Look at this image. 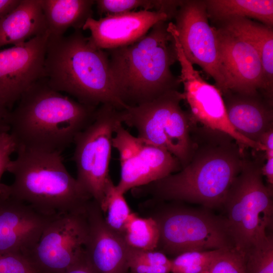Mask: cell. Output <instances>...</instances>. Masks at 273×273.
Returning <instances> with one entry per match:
<instances>
[{
	"label": "cell",
	"mask_w": 273,
	"mask_h": 273,
	"mask_svg": "<svg viewBox=\"0 0 273 273\" xmlns=\"http://www.w3.org/2000/svg\"><path fill=\"white\" fill-rule=\"evenodd\" d=\"M191 135L193 150L188 164L177 172L133 189V195L155 201L199 204L208 209L223 207L242 169L244 149L228 134L193 123Z\"/></svg>",
	"instance_id": "6da1fadb"
},
{
	"label": "cell",
	"mask_w": 273,
	"mask_h": 273,
	"mask_svg": "<svg viewBox=\"0 0 273 273\" xmlns=\"http://www.w3.org/2000/svg\"><path fill=\"white\" fill-rule=\"evenodd\" d=\"M98 107L63 95L44 78L32 85L11 111L9 133L17 148L62 153L93 121Z\"/></svg>",
	"instance_id": "7a4b0ae2"
},
{
	"label": "cell",
	"mask_w": 273,
	"mask_h": 273,
	"mask_svg": "<svg viewBox=\"0 0 273 273\" xmlns=\"http://www.w3.org/2000/svg\"><path fill=\"white\" fill-rule=\"evenodd\" d=\"M44 72L52 88L80 103L110 104L119 110L127 107L119 97L107 52L94 46L81 29L67 36L49 35Z\"/></svg>",
	"instance_id": "3957f363"
},
{
	"label": "cell",
	"mask_w": 273,
	"mask_h": 273,
	"mask_svg": "<svg viewBox=\"0 0 273 273\" xmlns=\"http://www.w3.org/2000/svg\"><path fill=\"white\" fill-rule=\"evenodd\" d=\"M167 21H160L138 41L105 50L121 101L134 106L177 89L178 77L171 66L177 61L174 40Z\"/></svg>",
	"instance_id": "277c9868"
},
{
	"label": "cell",
	"mask_w": 273,
	"mask_h": 273,
	"mask_svg": "<svg viewBox=\"0 0 273 273\" xmlns=\"http://www.w3.org/2000/svg\"><path fill=\"white\" fill-rule=\"evenodd\" d=\"M7 171L9 196L50 217L83 211L93 199L68 171L62 153L18 148Z\"/></svg>",
	"instance_id": "5b68a950"
},
{
	"label": "cell",
	"mask_w": 273,
	"mask_h": 273,
	"mask_svg": "<svg viewBox=\"0 0 273 273\" xmlns=\"http://www.w3.org/2000/svg\"><path fill=\"white\" fill-rule=\"evenodd\" d=\"M260 160L245 156L223 205L235 248L244 254L266 240L272 227L273 190L263 181Z\"/></svg>",
	"instance_id": "8992f818"
},
{
	"label": "cell",
	"mask_w": 273,
	"mask_h": 273,
	"mask_svg": "<svg viewBox=\"0 0 273 273\" xmlns=\"http://www.w3.org/2000/svg\"><path fill=\"white\" fill-rule=\"evenodd\" d=\"M155 205L147 216L158 224L160 237L156 250L166 256L191 251L235 248L225 217L208 209L186 207L180 202Z\"/></svg>",
	"instance_id": "52a82bcc"
},
{
	"label": "cell",
	"mask_w": 273,
	"mask_h": 273,
	"mask_svg": "<svg viewBox=\"0 0 273 273\" xmlns=\"http://www.w3.org/2000/svg\"><path fill=\"white\" fill-rule=\"evenodd\" d=\"M183 94L173 89L155 99L121 111L122 124L136 129L137 136L165 149L179 162L181 168L192 153V122L180 103Z\"/></svg>",
	"instance_id": "ba28073f"
},
{
	"label": "cell",
	"mask_w": 273,
	"mask_h": 273,
	"mask_svg": "<svg viewBox=\"0 0 273 273\" xmlns=\"http://www.w3.org/2000/svg\"><path fill=\"white\" fill-rule=\"evenodd\" d=\"M121 111L110 104L100 105L93 121L73 141L76 178L100 207L111 179L109 164L112 139L117 126L122 124Z\"/></svg>",
	"instance_id": "9c48e42d"
},
{
	"label": "cell",
	"mask_w": 273,
	"mask_h": 273,
	"mask_svg": "<svg viewBox=\"0 0 273 273\" xmlns=\"http://www.w3.org/2000/svg\"><path fill=\"white\" fill-rule=\"evenodd\" d=\"M88 232L86 209L56 216L26 257L39 273H64L84 250Z\"/></svg>",
	"instance_id": "30bf717a"
},
{
	"label": "cell",
	"mask_w": 273,
	"mask_h": 273,
	"mask_svg": "<svg viewBox=\"0 0 273 273\" xmlns=\"http://www.w3.org/2000/svg\"><path fill=\"white\" fill-rule=\"evenodd\" d=\"M119 153L120 177L117 190L124 194L179 171L178 160L164 149L132 135L119 124L112 139Z\"/></svg>",
	"instance_id": "8fae6325"
},
{
	"label": "cell",
	"mask_w": 273,
	"mask_h": 273,
	"mask_svg": "<svg viewBox=\"0 0 273 273\" xmlns=\"http://www.w3.org/2000/svg\"><path fill=\"white\" fill-rule=\"evenodd\" d=\"M175 48L180 66V75L178 77L184 85L182 94L190 109L191 121L228 134L244 150L251 148L263 151V145L248 140L235 130L229 120L220 91L201 77L187 59L179 42L175 43Z\"/></svg>",
	"instance_id": "7c38bea8"
},
{
	"label": "cell",
	"mask_w": 273,
	"mask_h": 273,
	"mask_svg": "<svg viewBox=\"0 0 273 273\" xmlns=\"http://www.w3.org/2000/svg\"><path fill=\"white\" fill-rule=\"evenodd\" d=\"M174 18L178 38L187 59L200 67L225 92L216 28L210 26L205 1H182Z\"/></svg>",
	"instance_id": "4fadbf2b"
},
{
	"label": "cell",
	"mask_w": 273,
	"mask_h": 273,
	"mask_svg": "<svg viewBox=\"0 0 273 273\" xmlns=\"http://www.w3.org/2000/svg\"><path fill=\"white\" fill-rule=\"evenodd\" d=\"M49 32L0 50V99L10 110L34 83L45 77Z\"/></svg>",
	"instance_id": "5bb4252c"
},
{
	"label": "cell",
	"mask_w": 273,
	"mask_h": 273,
	"mask_svg": "<svg viewBox=\"0 0 273 273\" xmlns=\"http://www.w3.org/2000/svg\"><path fill=\"white\" fill-rule=\"evenodd\" d=\"M225 92L246 95L261 93L272 100L259 55L247 40L220 27L216 28Z\"/></svg>",
	"instance_id": "9a60e30c"
},
{
	"label": "cell",
	"mask_w": 273,
	"mask_h": 273,
	"mask_svg": "<svg viewBox=\"0 0 273 273\" xmlns=\"http://www.w3.org/2000/svg\"><path fill=\"white\" fill-rule=\"evenodd\" d=\"M54 217L12 197L0 198V253L26 257Z\"/></svg>",
	"instance_id": "2e32d148"
},
{
	"label": "cell",
	"mask_w": 273,
	"mask_h": 273,
	"mask_svg": "<svg viewBox=\"0 0 273 273\" xmlns=\"http://www.w3.org/2000/svg\"><path fill=\"white\" fill-rule=\"evenodd\" d=\"M168 20L164 13L140 10L109 15L98 20L89 18L82 29L90 31L88 38L94 46L108 50L133 43L157 23Z\"/></svg>",
	"instance_id": "e0dca14e"
},
{
	"label": "cell",
	"mask_w": 273,
	"mask_h": 273,
	"mask_svg": "<svg viewBox=\"0 0 273 273\" xmlns=\"http://www.w3.org/2000/svg\"><path fill=\"white\" fill-rule=\"evenodd\" d=\"M86 212L89 232L85 251L94 267L98 273H128V246L123 236L107 225L94 199L88 203Z\"/></svg>",
	"instance_id": "ac0fdd59"
},
{
	"label": "cell",
	"mask_w": 273,
	"mask_h": 273,
	"mask_svg": "<svg viewBox=\"0 0 273 273\" xmlns=\"http://www.w3.org/2000/svg\"><path fill=\"white\" fill-rule=\"evenodd\" d=\"M222 96L229 120L235 130L261 144L263 135L273 128L272 100L261 93L246 95L228 92Z\"/></svg>",
	"instance_id": "d6986e66"
},
{
	"label": "cell",
	"mask_w": 273,
	"mask_h": 273,
	"mask_svg": "<svg viewBox=\"0 0 273 273\" xmlns=\"http://www.w3.org/2000/svg\"><path fill=\"white\" fill-rule=\"evenodd\" d=\"M47 32L41 0H20L0 19V48L22 44Z\"/></svg>",
	"instance_id": "ffe728a7"
},
{
	"label": "cell",
	"mask_w": 273,
	"mask_h": 273,
	"mask_svg": "<svg viewBox=\"0 0 273 273\" xmlns=\"http://www.w3.org/2000/svg\"><path fill=\"white\" fill-rule=\"evenodd\" d=\"M220 27L248 41L258 52L269 93L273 95V29L247 18H234Z\"/></svg>",
	"instance_id": "44dd1931"
},
{
	"label": "cell",
	"mask_w": 273,
	"mask_h": 273,
	"mask_svg": "<svg viewBox=\"0 0 273 273\" xmlns=\"http://www.w3.org/2000/svg\"><path fill=\"white\" fill-rule=\"evenodd\" d=\"M94 0H41L49 35L62 36L70 28L81 29L93 17Z\"/></svg>",
	"instance_id": "7402d4cb"
},
{
	"label": "cell",
	"mask_w": 273,
	"mask_h": 273,
	"mask_svg": "<svg viewBox=\"0 0 273 273\" xmlns=\"http://www.w3.org/2000/svg\"><path fill=\"white\" fill-rule=\"evenodd\" d=\"M209 18L219 24L234 18L255 19L273 26L272 0H205Z\"/></svg>",
	"instance_id": "603a6c76"
},
{
	"label": "cell",
	"mask_w": 273,
	"mask_h": 273,
	"mask_svg": "<svg viewBox=\"0 0 273 273\" xmlns=\"http://www.w3.org/2000/svg\"><path fill=\"white\" fill-rule=\"evenodd\" d=\"M123 237L130 247L155 250L157 248L159 241V227L152 217H140L132 212L125 223Z\"/></svg>",
	"instance_id": "cb8c5ba5"
},
{
	"label": "cell",
	"mask_w": 273,
	"mask_h": 273,
	"mask_svg": "<svg viewBox=\"0 0 273 273\" xmlns=\"http://www.w3.org/2000/svg\"><path fill=\"white\" fill-rule=\"evenodd\" d=\"M101 208L107 225L123 236L125 223L132 212L124 194L117 190L112 179L107 186L105 199Z\"/></svg>",
	"instance_id": "d4e9b609"
},
{
	"label": "cell",
	"mask_w": 273,
	"mask_h": 273,
	"mask_svg": "<svg viewBox=\"0 0 273 273\" xmlns=\"http://www.w3.org/2000/svg\"><path fill=\"white\" fill-rule=\"evenodd\" d=\"M128 273H170L171 259L163 253L128 246Z\"/></svg>",
	"instance_id": "484cf974"
},
{
	"label": "cell",
	"mask_w": 273,
	"mask_h": 273,
	"mask_svg": "<svg viewBox=\"0 0 273 273\" xmlns=\"http://www.w3.org/2000/svg\"><path fill=\"white\" fill-rule=\"evenodd\" d=\"M223 250L191 251L171 259L170 273H202Z\"/></svg>",
	"instance_id": "4316f807"
},
{
	"label": "cell",
	"mask_w": 273,
	"mask_h": 273,
	"mask_svg": "<svg viewBox=\"0 0 273 273\" xmlns=\"http://www.w3.org/2000/svg\"><path fill=\"white\" fill-rule=\"evenodd\" d=\"M97 13L99 15L134 11L141 8L146 11L163 12L165 1L162 0H97L95 1Z\"/></svg>",
	"instance_id": "83f0119b"
},
{
	"label": "cell",
	"mask_w": 273,
	"mask_h": 273,
	"mask_svg": "<svg viewBox=\"0 0 273 273\" xmlns=\"http://www.w3.org/2000/svg\"><path fill=\"white\" fill-rule=\"evenodd\" d=\"M246 273H273V238L267 239L245 254Z\"/></svg>",
	"instance_id": "f1b7e54d"
},
{
	"label": "cell",
	"mask_w": 273,
	"mask_h": 273,
	"mask_svg": "<svg viewBox=\"0 0 273 273\" xmlns=\"http://www.w3.org/2000/svg\"><path fill=\"white\" fill-rule=\"evenodd\" d=\"M202 273H246L245 254L236 248L223 250Z\"/></svg>",
	"instance_id": "f546056e"
},
{
	"label": "cell",
	"mask_w": 273,
	"mask_h": 273,
	"mask_svg": "<svg viewBox=\"0 0 273 273\" xmlns=\"http://www.w3.org/2000/svg\"><path fill=\"white\" fill-rule=\"evenodd\" d=\"M17 144L9 132L0 133V198L9 196V185L1 182L2 177L7 171L11 155L16 152Z\"/></svg>",
	"instance_id": "4dcf8cb0"
},
{
	"label": "cell",
	"mask_w": 273,
	"mask_h": 273,
	"mask_svg": "<svg viewBox=\"0 0 273 273\" xmlns=\"http://www.w3.org/2000/svg\"><path fill=\"white\" fill-rule=\"evenodd\" d=\"M0 273H39L25 256L0 253Z\"/></svg>",
	"instance_id": "1f68e13d"
},
{
	"label": "cell",
	"mask_w": 273,
	"mask_h": 273,
	"mask_svg": "<svg viewBox=\"0 0 273 273\" xmlns=\"http://www.w3.org/2000/svg\"><path fill=\"white\" fill-rule=\"evenodd\" d=\"M64 273H98L90 263L85 249L77 260Z\"/></svg>",
	"instance_id": "d6a6232c"
},
{
	"label": "cell",
	"mask_w": 273,
	"mask_h": 273,
	"mask_svg": "<svg viewBox=\"0 0 273 273\" xmlns=\"http://www.w3.org/2000/svg\"><path fill=\"white\" fill-rule=\"evenodd\" d=\"M11 110L0 99V133L9 132V119Z\"/></svg>",
	"instance_id": "836d02e7"
},
{
	"label": "cell",
	"mask_w": 273,
	"mask_h": 273,
	"mask_svg": "<svg viewBox=\"0 0 273 273\" xmlns=\"http://www.w3.org/2000/svg\"><path fill=\"white\" fill-rule=\"evenodd\" d=\"M20 0H0V19L13 10Z\"/></svg>",
	"instance_id": "e575fe53"
}]
</instances>
